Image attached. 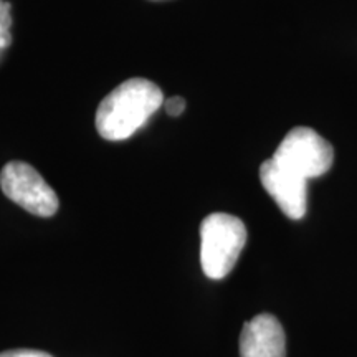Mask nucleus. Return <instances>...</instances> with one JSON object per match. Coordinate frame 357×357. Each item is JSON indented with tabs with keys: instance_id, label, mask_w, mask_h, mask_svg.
<instances>
[{
	"instance_id": "f257e3e1",
	"label": "nucleus",
	"mask_w": 357,
	"mask_h": 357,
	"mask_svg": "<svg viewBox=\"0 0 357 357\" xmlns=\"http://www.w3.org/2000/svg\"><path fill=\"white\" fill-rule=\"evenodd\" d=\"M164 105L162 89L146 78H131L100 102L96 129L106 141H124L139 131Z\"/></svg>"
},
{
	"instance_id": "f03ea898",
	"label": "nucleus",
	"mask_w": 357,
	"mask_h": 357,
	"mask_svg": "<svg viewBox=\"0 0 357 357\" xmlns=\"http://www.w3.org/2000/svg\"><path fill=\"white\" fill-rule=\"evenodd\" d=\"M247 243V227L238 217L215 212L200 225V263L205 276L222 280L234 270Z\"/></svg>"
},
{
	"instance_id": "7ed1b4c3",
	"label": "nucleus",
	"mask_w": 357,
	"mask_h": 357,
	"mask_svg": "<svg viewBox=\"0 0 357 357\" xmlns=\"http://www.w3.org/2000/svg\"><path fill=\"white\" fill-rule=\"evenodd\" d=\"M276 164L306 178L319 177L331 169L333 146L311 128H294L281 141L273 158Z\"/></svg>"
},
{
	"instance_id": "20e7f679",
	"label": "nucleus",
	"mask_w": 357,
	"mask_h": 357,
	"mask_svg": "<svg viewBox=\"0 0 357 357\" xmlns=\"http://www.w3.org/2000/svg\"><path fill=\"white\" fill-rule=\"evenodd\" d=\"M0 187L7 199L37 217L55 215L60 202L58 195L37 169L22 160H12L0 172Z\"/></svg>"
},
{
	"instance_id": "39448f33",
	"label": "nucleus",
	"mask_w": 357,
	"mask_h": 357,
	"mask_svg": "<svg viewBox=\"0 0 357 357\" xmlns=\"http://www.w3.org/2000/svg\"><path fill=\"white\" fill-rule=\"evenodd\" d=\"M260 181L276 205L291 220H300L306 213L307 181L268 159L260 167Z\"/></svg>"
},
{
	"instance_id": "423d86ee",
	"label": "nucleus",
	"mask_w": 357,
	"mask_h": 357,
	"mask_svg": "<svg viewBox=\"0 0 357 357\" xmlns=\"http://www.w3.org/2000/svg\"><path fill=\"white\" fill-rule=\"evenodd\" d=\"M240 357H287V336L275 316L258 314L243 324Z\"/></svg>"
},
{
	"instance_id": "0eeeda50",
	"label": "nucleus",
	"mask_w": 357,
	"mask_h": 357,
	"mask_svg": "<svg viewBox=\"0 0 357 357\" xmlns=\"http://www.w3.org/2000/svg\"><path fill=\"white\" fill-rule=\"evenodd\" d=\"M12 15H10V3L6 0H0V50L10 47L12 35Z\"/></svg>"
},
{
	"instance_id": "6e6552de",
	"label": "nucleus",
	"mask_w": 357,
	"mask_h": 357,
	"mask_svg": "<svg viewBox=\"0 0 357 357\" xmlns=\"http://www.w3.org/2000/svg\"><path fill=\"white\" fill-rule=\"evenodd\" d=\"M164 106H166L167 114L176 118V116H181L185 111V100L181 96H172L167 101H164Z\"/></svg>"
},
{
	"instance_id": "1a4fd4ad",
	"label": "nucleus",
	"mask_w": 357,
	"mask_h": 357,
	"mask_svg": "<svg viewBox=\"0 0 357 357\" xmlns=\"http://www.w3.org/2000/svg\"><path fill=\"white\" fill-rule=\"evenodd\" d=\"M0 357H53L52 354L37 349H13L0 352Z\"/></svg>"
}]
</instances>
